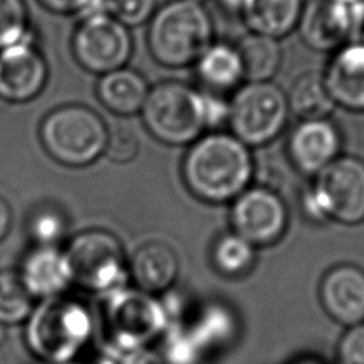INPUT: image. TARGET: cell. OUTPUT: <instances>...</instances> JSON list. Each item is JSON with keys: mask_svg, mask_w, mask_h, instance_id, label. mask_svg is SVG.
I'll return each mask as SVG.
<instances>
[{"mask_svg": "<svg viewBox=\"0 0 364 364\" xmlns=\"http://www.w3.org/2000/svg\"><path fill=\"white\" fill-rule=\"evenodd\" d=\"M228 111L223 95L173 80L151 88L141 108L149 134L169 145L192 144L206 128L228 122Z\"/></svg>", "mask_w": 364, "mask_h": 364, "instance_id": "obj_1", "label": "cell"}, {"mask_svg": "<svg viewBox=\"0 0 364 364\" xmlns=\"http://www.w3.org/2000/svg\"><path fill=\"white\" fill-rule=\"evenodd\" d=\"M189 191L199 199L222 203L239 196L253 175L250 148L230 132H210L192 142L182 165Z\"/></svg>", "mask_w": 364, "mask_h": 364, "instance_id": "obj_2", "label": "cell"}, {"mask_svg": "<svg viewBox=\"0 0 364 364\" xmlns=\"http://www.w3.org/2000/svg\"><path fill=\"white\" fill-rule=\"evenodd\" d=\"M92 328L87 306L61 294L44 299L31 310L26 340L30 351L47 364L70 363L88 344Z\"/></svg>", "mask_w": 364, "mask_h": 364, "instance_id": "obj_3", "label": "cell"}, {"mask_svg": "<svg viewBox=\"0 0 364 364\" xmlns=\"http://www.w3.org/2000/svg\"><path fill=\"white\" fill-rule=\"evenodd\" d=\"M213 24L202 3L172 0L149 21L148 47L159 64L171 68L195 64L213 43Z\"/></svg>", "mask_w": 364, "mask_h": 364, "instance_id": "obj_4", "label": "cell"}, {"mask_svg": "<svg viewBox=\"0 0 364 364\" xmlns=\"http://www.w3.org/2000/svg\"><path fill=\"white\" fill-rule=\"evenodd\" d=\"M109 129L91 108L70 104L53 109L41 122L40 139L57 162L85 166L105 151Z\"/></svg>", "mask_w": 364, "mask_h": 364, "instance_id": "obj_5", "label": "cell"}, {"mask_svg": "<svg viewBox=\"0 0 364 364\" xmlns=\"http://www.w3.org/2000/svg\"><path fill=\"white\" fill-rule=\"evenodd\" d=\"M290 109L286 92L273 81L245 82L229 100L228 125L230 134L246 146H262L277 138Z\"/></svg>", "mask_w": 364, "mask_h": 364, "instance_id": "obj_6", "label": "cell"}, {"mask_svg": "<svg viewBox=\"0 0 364 364\" xmlns=\"http://www.w3.org/2000/svg\"><path fill=\"white\" fill-rule=\"evenodd\" d=\"M102 316L108 340L121 354L148 347L168 326L162 303L139 289L121 287L105 294Z\"/></svg>", "mask_w": 364, "mask_h": 364, "instance_id": "obj_7", "label": "cell"}, {"mask_svg": "<svg viewBox=\"0 0 364 364\" xmlns=\"http://www.w3.org/2000/svg\"><path fill=\"white\" fill-rule=\"evenodd\" d=\"M306 212L316 220L334 219L344 225L364 220V161L338 156L320 173L304 198Z\"/></svg>", "mask_w": 364, "mask_h": 364, "instance_id": "obj_8", "label": "cell"}, {"mask_svg": "<svg viewBox=\"0 0 364 364\" xmlns=\"http://www.w3.org/2000/svg\"><path fill=\"white\" fill-rule=\"evenodd\" d=\"M73 283L108 294L125 287L127 266L119 240L102 229L78 233L64 250Z\"/></svg>", "mask_w": 364, "mask_h": 364, "instance_id": "obj_9", "label": "cell"}, {"mask_svg": "<svg viewBox=\"0 0 364 364\" xmlns=\"http://www.w3.org/2000/svg\"><path fill=\"white\" fill-rule=\"evenodd\" d=\"M296 30L309 48L334 53L364 36V0H306Z\"/></svg>", "mask_w": 364, "mask_h": 364, "instance_id": "obj_10", "label": "cell"}, {"mask_svg": "<svg viewBox=\"0 0 364 364\" xmlns=\"http://www.w3.org/2000/svg\"><path fill=\"white\" fill-rule=\"evenodd\" d=\"M132 46L128 27L108 13L82 17L71 41L77 63L101 75L122 68L132 54Z\"/></svg>", "mask_w": 364, "mask_h": 364, "instance_id": "obj_11", "label": "cell"}, {"mask_svg": "<svg viewBox=\"0 0 364 364\" xmlns=\"http://www.w3.org/2000/svg\"><path fill=\"white\" fill-rule=\"evenodd\" d=\"M230 220L235 233L253 246H266L283 236L287 226V209L273 191L252 186L235 198Z\"/></svg>", "mask_w": 364, "mask_h": 364, "instance_id": "obj_12", "label": "cell"}, {"mask_svg": "<svg viewBox=\"0 0 364 364\" xmlns=\"http://www.w3.org/2000/svg\"><path fill=\"white\" fill-rule=\"evenodd\" d=\"M47 78V63L30 36L0 50V100L10 104L31 101L41 94Z\"/></svg>", "mask_w": 364, "mask_h": 364, "instance_id": "obj_13", "label": "cell"}, {"mask_svg": "<svg viewBox=\"0 0 364 364\" xmlns=\"http://www.w3.org/2000/svg\"><path fill=\"white\" fill-rule=\"evenodd\" d=\"M343 138L330 118L301 119L287 139L291 164L307 175H317L340 156Z\"/></svg>", "mask_w": 364, "mask_h": 364, "instance_id": "obj_14", "label": "cell"}, {"mask_svg": "<svg viewBox=\"0 0 364 364\" xmlns=\"http://www.w3.org/2000/svg\"><path fill=\"white\" fill-rule=\"evenodd\" d=\"M323 78L336 107L364 112V40L337 48L326 64Z\"/></svg>", "mask_w": 364, "mask_h": 364, "instance_id": "obj_15", "label": "cell"}, {"mask_svg": "<svg viewBox=\"0 0 364 364\" xmlns=\"http://www.w3.org/2000/svg\"><path fill=\"white\" fill-rule=\"evenodd\" d=\"M320 301L326 313L346 326L364 321V270L338 264L328 270L320 284Z\"/></svg>", "mask_w": 364, "mask_h": 364, "instance_id": "obj_16", "label": "cell"}, {"mask_svg": "<svg viewBox=\"0 0 364 364\" xmlns=\"http://www.w3.org/2000/svg\"><path fill=\"white\" fill-rule=\"evenodd\" d=\"M20 279L31 297L61 296L73 283L64 252L53 246H38L23 260Z\"/></svg>", "mask_w": 364, "mask_h": 364, "instance_id": "obj_17", "label": "cell"}, {"mask_svg": "<svg viewBox=\"0 0 364 364\" xmlns=\"http://www.w3.org/2000/svg\"><path fill=\"white\" fill-rule=\"evenodd\" d=\"M306 0H247L242 18L249 31L280 40L297 28Z\"/></svg>", "mask_w": 364, "mask_h": 364, "instance_id": "obj_18", "label": "cell"}, {"mask_svg": "<svg viewBox=\"0 0 364 364\" xmlns=\"http://www.w3.org/2000/svg\"><path fill=\"white\" fill-rule=\"evenodd\" d=\"M179 263L175 252L161 242L141 246L131 263V276L139 290L158 293L166 290L176 279Z\"/></svg>", "mask_w": 364, "mask_h": 364, "instance_id": "obj_19", "label": "cell"}, {"mask_svg": "<svg viewBox=\"0 0 364 364\" xmlns=\"http://www.w3.org/2000/svg\"><path fill=\"white\" fill-rule=\"evenodd\" d=\"M196 75L209 92L235 91L245 81L242 63L235 46L212 43L195 63Z\"/></svg>", "mask_w": 364, "mask_h": 364, "instance_id": "obj_20", "label": "cell"}, {"mask_svg": "<svg viewBox=\"0 0 364 364\" xmlns=\"http://www.w3.org/2000/svg\"><path fill=\"white\" fill-rule=\"evenodd\" d=\"M148 91L145 78L125 67L104 74L97 84L98 100L117 115H132L141 111Z\"/></svg>", "mask_w": 364, "mask_h": 364, "instance_id": "obj_21", "label": "cell"}, {"mask_svg": "<svg viewBox=\"0 0 364 364\" xmlns=\"http://www.w3.org/2000/svg\"><path fill=\"white\" fill-rule=\"evenodd\" d=\"M235 47L242 63L246 82L272 81L279 73L283 61L280 40L249 31Z\"/></svg>", "mask_w": 364, "mask_h": 364, "instance_id": "obj_22", "label": "cell"}, {"mask_svg": "<svg viewBox=\"0 0 364 364\" xmlns=\"http://www.w3.org/2000/svg\"><path fill=\"white\" fill-rule=\"evenodd\" d=\"M182 327L203 357L232 340L236 331V320L229 309L210 303L203 306L193 316V320Z\"/></svg>", "mask_w": 364, "mask_h": 364, "instance_id": "obj_23", "label": "cell"}, {"mask_svg": "<svg viewBox=\"0 0 364 364\" xmlns=\"http://www.w3.org/2000/svg\"><path fill=\"white\" fill-rule=\"evenodd\" d=\"M290 112L301 119L330 118L336 108L326 87L323 73L304 71L291 82L286 92Z\"/></svg>", "mask_w": 364, "mask_h": 364, "instance_id": "obj_24", "label": "cell"}, {"mask_svg": "<svg viewBox=\"0 0 364 364\" xmlns=\"http://www.w3.org/2000/svg\"><path fill=\"white\" fill-rule=\"evenodd\" d=\"M215 267L225 276H240L246 273L255 262V246L237 233L220 236L212 250Z\"/></svg>", "mask_w": 364, "mask_h": 364, "instance_id": "obj_25", "label": "cell"}, {"mask_svg": "<svg viewBox=\"0 0 364 364\" xmlns=\"http://www.w3.org/2000/svg\"><path fill=\"white\" fill-rule=\"evenodd\" d=\"M18 274L0 272V323L16 324L28 318L33 303Z\"/></svg>", "mask_w": 364, "mask_h": 364, "instance_id": "obj_26", "label": "cell"}, {"mask_svg": "<svg viewBox=\"0 0 364 364\" xmlns=\"http://www.w3.org/2000/svg\"><path fill=\"white\" fill-rule=\"evenodd\" d=\"M28 37V11L24 0H0V50Z\"/></svg>", "mask_w": 364, "mask_h": 364, "instance_id": "obj_27", "label": "cell"}, {"mask_svg": "<svg viewBox=\"0 0 364 364\" xmlns=\"http://www.w3.org/2000/svg\"><path fill=\"white\" fill-rule=\"evenodd\" d=\"M156 0H104L105 11L124 26H139L155 13Z\"/></svg>", "mask_w": 364, "mask_h": 364, "instance_id": "obj_28", "label": "cell"}, {"mask_svg": "<svg viewBox=\"0 0 364 364\" xmlns=\"http://www.w3.org/2000/svg\"><path fill=\"white\" fill-rule=\"evenodd\" d=\"M139 152V141L134 131L119 127L109 131L104 154L117 164L131 162Z\"/></svg>", "mask_w": 364, "mask_h": 364, "instance_id": "obj_29", "label": "cell"}, {"mask_svg": "<svg viewBox=\"0 0 364 364\" xmlns=\"http://www.w3.org/2000/svg\"><path fill=\"white\" fill-rule=\"evenodd\" d=\"M30 233L41 246H51L63 236L64 220L54 210H41L33 218Z\"/></svg>", "mask_w": 364, "mask_h": 364, "instance_id": "obj_30", "label": "cell"}, {"mask_svg": "<svg viewBox=\"0 0 364 364\" xmlns=\"http://www.w3.org/2000/svg\"><path fill=\"white\" fill-rule=\"evenodd\" d=\"M338 364H364V321L351 326L337 346Z\"/></svg>", "mask_w": 364, "mask_h": 364, "instance_id": "obj_31", "label": "cell"}, {"mask_svg": "<svg viewBox=\"0 0 364 364\" xmlns=\"http://www.w3.org/2000/svg\"><path fill=\"white\" fill-rule=\"evenodd\" d=\"M38 3L55 14H80L81 18L107 13L104 0H38Z\"/></svg>", "mask_w": 364, "mask_h": 364, "instance_id": "obj_32", "label": "cell"}, {"mask_svg": "<svg viewBox=\"0 0 364 364\" xmlns=\"http://www.w3.org/2000/svg\"><path fill=\"white\" fill-rule=\"evenodd\" d=\"M118 364H166L162 354L151 350L149 347L132 350L121 354Z\"/></svg>", "mask_w": 364, "mask_h": 364, "instance_id": "obj_33", "label": "cell"}, {"mask_svg": "<svg viewBox=\"0 0 364 364\" xmlns=\"http://www.w3.org/2000/svg\"><path fill=\"white\" fill-rule=\"evenodd\" d=\"M11 225V210L9 203L0 196V240L7 235Z\"/></svg>", "mask_w": 364, "mask_h": 364, "instance_id": "obj_34", "label": "cell"}, {"mask_svg": "<svg viewBox=\"0 0 364 364\" xmlns=\"http://www.w3.org/2000/svg\"><path fill=\"white\" fill-rule=\"evenodd\" d=\"M61 364H118V361L112 355L100 354V355H92V357L81 360V361H70V363H61Z\"/></svg>", "mask_w": 364, "mask_h": 364, "instance_id": "obj_35", "label": "cell"}, {"mask_svg": "<svg viewBox=\"0 0 364 364\" xmlns=\"http://www.w3.org/2000/svg\"><path fill=\"white\" fill-rule=\"evenodd\" d=\"M218 3L226 10V11H230V13H237V14H242L247 0H218Z\"/></svg>", "mask_w": 364, "mask_h": 364, "instance_id": "obj_36", "label": "cell"}, {"mask_svg": "<svg viewBox=\"0 0 364 364\" xmlns=\"http://www.w3.org/2000/svg\"><path fill=\"white\" fill-rule=\"evenodd\" d=\"M4 337H6V328H4V324L0 323V344L3 343Z\"/></svg>", "mask_w": 364, "mask_h": 364, "instance_id": "obj_37", "label": "cell"}, {"mask_svg": "<svg viewBox=\"0 0 364 364\" xmlns=\"http://www.w3.org/2000/svg\"><path fill=\"white\" fill-rule=\"evenodd\" d=\"M297 364H321V363L314 361V360H301V361H299Z\"/></svg>", "mask_w": 364, "mask_h": 364, "instance_id": "obj_38", "label": "cell"}, {"mask_svg": "<svg viewBox=\"0 0 364 364\" xmlns=\"http://www.w3.org/2000/svg\"><path fill=\"white\" fill-rule=\"evenodd\" d=\"M191 1H198V3H202V1H205V0H191Z\"/></svg>", "mask_w": 364, "mask_h": 364, "instance_id": "obj_39", "label": "cell"}]
</instances>
